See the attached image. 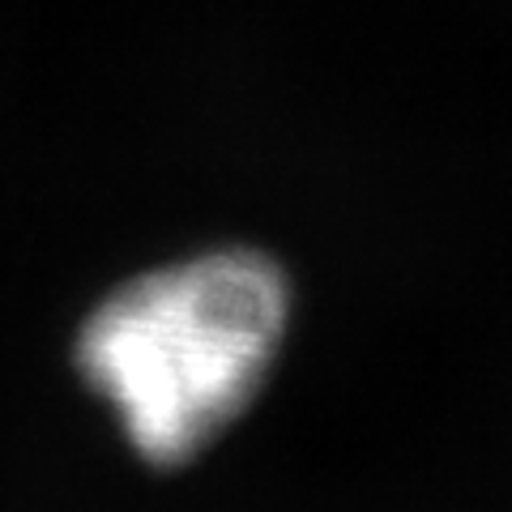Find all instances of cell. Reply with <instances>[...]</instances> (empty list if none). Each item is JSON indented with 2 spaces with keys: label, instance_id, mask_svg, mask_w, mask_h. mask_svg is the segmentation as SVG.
<instances>
[{
  "label": "cell",
  "instance_id": "obj_1",
  "mask_svg": "<svg viewBox=\"0 0 512 512\" xmlns=\"http://www.w3.org/2000/svg\"><path fill=\"white\" fill-rule=\"evenodd\" d=\"M291 295L261 252L222 248L111 291L77 333V367L154 466L201 453L269 376Z\"/></svg>",
  "mask_w": 512,
  "mask_h": 512
}]
</instances>
